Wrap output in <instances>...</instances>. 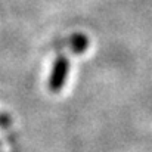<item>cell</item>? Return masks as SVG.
Segmentation results:
<instances>
[{"label": "cell", "instance_id": "2", "mask_svg": "<svg viewBox=\"0 0 152 152\" xmlns=\"http://www.w3.org/2000/svg\"><path fill=\"white\" fill-rule=\"evenodd\" d=\"M89 46V40L84 34H74L71 37V48L75 53H84Z\"/></svg>", "mask_w": 152, "mask_h": 152}, {"label": "cell", "instance_id": "3", "mask_svg": "<svg viewBox=\"0 0 152 152\" xmlns=\"http://www.w3.org/2000/svg\"><path fill=\"white\" fill-rule=\"evenodd\" d=\"M10 118H9V115H6V114H0V127H7V126H10Z\"/></svg>", "mask_w": 152, "mask_h": 152}, {"label": "cell", "instance_id": "1", "mask_svg": "<svg viewBox=\"0 0 152 152\" xmlns=\"http://www.w3.org/2000/svg\"><path fill=\"white\" fill-rule=\"evenodd\" d=\"M68 71H69L68 58L64 56V55H59L55 59L52 74L49 77V83H48V87H49V90L52 93H58V92L62 90V87L65 84V80L68 77Z\"/></svg>", "mask_w": 152, "mask_h": 152}]
</instances>
